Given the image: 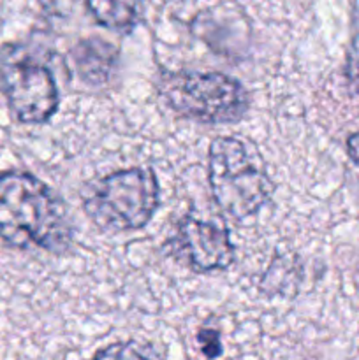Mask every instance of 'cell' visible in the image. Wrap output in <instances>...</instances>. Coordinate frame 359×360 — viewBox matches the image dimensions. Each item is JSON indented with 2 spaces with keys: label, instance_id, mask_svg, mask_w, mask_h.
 <instances>
[{
  "label": "cell",
  "instance_id": "obj_5",
  "mask_svg": "<svg viewBox=\"0 0 359 360\" xmlns=\"http://www.w3.org/2000/svg\"><path fill=\"white\" fill-rule=\"evenodd\" d=\"M0 83L18 122L42 125L58 109L60 97L53 72L27 46H4L0 53Z\"/></svg>",
  "mask_w": 359,
  "mask_h": 360
},
{
  "label": "cell",
  "instance_id": "obj_8",
  "mask_svg": "<svg viewBox=\"0 0 359 360\" xmlns=\"http://www.w3.org/2000/svg\"><path fill=\"white\" fill-rule=\"evenodd\" d=\"M92 360H164V357L153 345L129 340L101 348Z\"/></svg>",
  "mask_w": 359,
  "mask_h": 360
},
{
  "label": "cell",
  "instance_id": "obj_6",
  "mask_svg": "<svg viewBox=\"0 0 359 360\" xmlns=\"http://www.w3.org/2000/svg\"><path fill=\"white\" fill-rule=\"evenodd\" d=\"M168 250L169 255L199 274L227 269L236 255L231 236L224 225L201 220L192 214L178 221L175 234L168 241Z\"/></svg>",
  "mask_w": 359,
  "mask_h": 360
},
{
  "label": "cell",
  "instance_id": "obj_9",
  "mask_svg": "<svg viewBox=\"0 0 359 360\" xmlns=\"http://www.w3.org/2000/svg\"><path fill=\"white\" fill-rule=\"evenodd\" d=\"M197 341L201 345V352L206 359L213 360L218 359L222 355V341H220V334L213 329H201L197 333Z\"/></svg>",
  "mask_w": 359,
  "mask_h": 360
},
{
  "label": "cell",
  "instance_id": "obj_7",
  "mask_svg": "<svg viewBox=\"0 0 359 360\" xmlns=\"http://www.w3.org/2000/svg\"><path fill=\"white\" fill-rule=\"evenodd\" d=\"M84 4L99 25L115 32H130L139 20L143 0H84Z\"/></svg>",
  "mask_w": 359,
  "mask_h": 360
},
{
  "label": "cell",
  "instance_id": "obj_3",
  "mask_svg": "<svg viewBox=\"0 0 359 360\" xmlns=\"http://www.w3.org/2000/svg\"><path fill=\"white\" fill-rule=\"evenodd\" d=\"M158 181L153 169L130 167L97 179L83 195L88 220L102 232L137 231L146 227L158 207Z\"/></svg>",
  "mask_w": 359,
  "mask_h": 360
},
{
  "label": "cell",
  "instance_id": "obj_2",
  "mask_svg": "<svg viewBox=\"0 0 359 360\" xmlns=\"http://www.w3.org/2000/svg\"><path fill=\"white\" fill-rule=\"evenodd\" d=\"M208 181L217 206L234 220L263 210L273 193L264 160L256 146L239 137H217L208 153Z\"/></svg>",
  "mask_w": 359,
  "mask_h": 360
},
{
  "label": "cell",
  "instance_id": "obj_4",
  "mask_svg": "<svg viewBox=\"0 0 359 360\" xmlns=\"http://www.w3.org/2000/svg\"><path fill=\"white\" fill-rule=\"evenodd\" d=\"M157 88L171 111L203 125L238 122L250 105L245 86L222 72L165 70L158 77Z\"/></svg>",
  "mask_w": 359,
  "mask_h": 360
},
{
  "label": "cell",
  "instance_id": "obj_10",
  "mask_svg": "<svg viewBox=\"0 0 359 360\" xmlns=\"http://www.w3.org/2000/svg\"><path fill=\"white\" fill-rule=\"evenodd\" d=\"M347 151L351 160L354 162L355 165H359V132L352 134L347 141Z\"/></svg>",
  "mask_w": 359,
  "mask_h": 360
},
{
  "label": "cell",
  "instance_id": "obj_1",
  "mask_svg": "<svg viewBox=\"0 0 359 360\" xmlns=\"http://www.w3.org/2000/svg\"><path fill=\"white\" fill-rule=\"evenodd\" d=\"M0 238L13 248L60 253L73 241L67 210L56 193L23 171L0 174Z\"/></svg>",
  "mask_w": 359,
  "mask_h": 360
}]
</instances>
